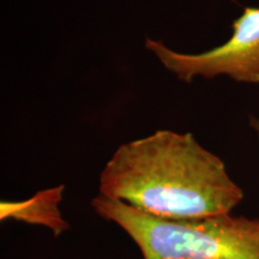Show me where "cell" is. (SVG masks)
<instances>
[{
	"mask_svg": "<svg viewBox=\"0 0 259 259\" xmlns=\"http://www.w3.org/2000/svg\"><path fill=\"white\" fill-rule=\"evenodd\" d=\"M99 191L169 221L231 213L244 198L218 155L190 132L170 130L121 144L100 173Z\"/></svg>",
	"mask_w": 259,
	"mask_h": 259,
	"instance_id": "cell-1",
	"label": "cell"
},
{
	"mask_svg": "<svg viewBox=\"0 0 259 259\" xmlns=\"http://www.w3.org/2000/svg\"><path fill=\"white\" fill-rule=\"evenodd\" d=\"M92 206L100 218L120 227L143 259H259V220L223 213L169 221L100 194Z\"/></svg>",
	"mask_w": 259,
	"mask_h": 259,
	"instance_id": "cell-2",
	"label": "cell"
},
{
	"mask_svg": "<svg viewBox=\"0 0 259 259\" xmlns=\"http://www.w3.org/2000/svg\"><path fill=\"white\" fill-rule=\"evenodd\" d=\"M251 125L253 126L254 130L258 132V136H259V120H257V119H252Z\"/></svg>",
	"mask_w": 259,
	"mask_h": 259,
	"instance_id": "cell-5",
	"label": "cell"
},
{
	"mask_svg": "<svg viewBox=\"0 0 259 259\" xmlns=\"http://www.w3.org/2000/svg\"><path fill=\"white\" fill-rule=\"evenodd\" d=\"M64 186L45 190L32 198L19 203H2V219H18V221L40 223L50 227L52 231H66L67 225L61 219L58 204L61 200Z\"/></svg>",
	"mask_w": 259,
	"mask_h": 259,
	"instance_id": "cell-4",
	"label": "cell"
},
{
	"mask_svg": "<svg viewBox=\"0 0 259 259\" xmlns=\"http://www.w3.org/2000/svg\"><path fill=\"white\" fill-rule=\"evenodd\" d=\"M232 29L228 41L203 53H180L149 37L145 48L184 83L227 76L238 83L259 84V8H245Z\"/></svg>",
	"mask_w": 259,
	"mask_h": 259,
	"instance_id": "cell-3",
	"label": "cell"
}]
</instances>
